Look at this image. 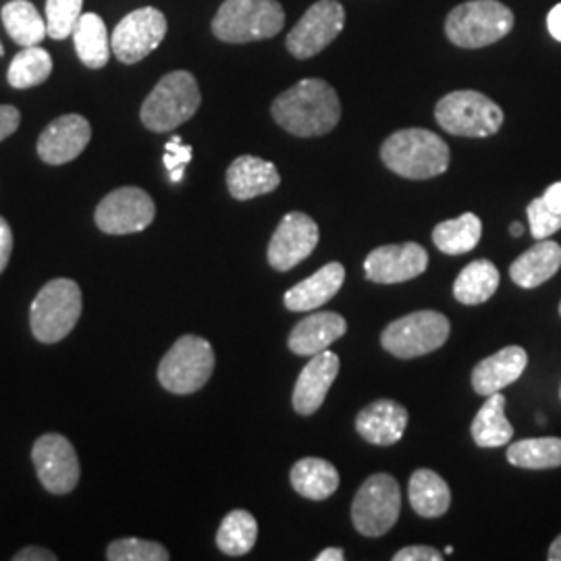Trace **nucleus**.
<instances>
[{"label": "nucleus", "mask_w": 561, "mask_h": 561, "mask_svg": "<svg viewBox=\"0 0 561 561\" xmlns=\"http://www.w3.org/2000/svg\"><path fill=\"white\" fill-rule=\"evenodd\" d=\"M560 314H561V304H560Z\"/></svg>", "instance_id": "50"}, {"label": "nucleus", "mask_w": 561, "mask_h": 561, "mask_svg": "<svg viewBox=\"0 0 561 561\" xmlns=\"http://www.w3.org/2000/svg\"><path fill=\"white\" fill-rule=\"evenodd\" d=\"M514 27V13L500 0H468L445 20V34L460 48H484L505 38Z\"/></svg>", "instance_id": "5"}, {"label": "nucleus", "mask_w": 561, "mask_h": 561, "mask_svg": "<svg viewBox=\"0 0 561 561\" xmlns=\"http://www.w3.org/2000/svg\"><path fill=\"white\" fill-rule=\"evenodd\" d=\"M164 36L167 18L154 7H144L131 11L119 21L115 32L111 34V46L121 62L134 65L157 50Z\"/></svg>", "instance_id": "13"}, {"label": "nucleus", "mask_w": 561, "mask_h": 561, "mask_svg": "<svg viewBox=\"0 0 561 561\" xmlns=\"http://www.w3.org/2000/svg\"><path fill=\"white\" fill-rule=\"evenodd\" d=\"M11 252H13V231H11V225L0 217V275L11 261Z\"/></svg>", "instance_id": "41"}, {"label": "nucleus", "mask_w": 561, "mask_h": 561, "mask_svg": "<svg viewBox=\"0 0 561 561\" xmlns=\"http://www.w3.org/2000/svg\"><path fill=\"white\" fill-rule=\"evenodd\" d=\"M32 460L42 486L53 495H67L80 482V460L76 447L59 433H46L34 443Z\"/></svg>", "instance_id": "14"}, {"label": "nucleus", "mask_w": 561, "mask_h": 561, "mask_svg": "<svg viewBox=\"0 0 561 561\" xmlns=\"http://www.w3.org/2000/svg\"><path fill=\"white\" fill-rule=\"evenodd\" d=\"M435 119L451 136L489 138L502 129L503 111L481 92L458 90L443 96L435 108Z\"/></svg>", "instance_id": "8"}, {"label": "nucleus", "mask_w": 561, "mask_h": 561, "mask_svg": "<svg viewBox=\"0 0 561 561\" xmlns=\"http://www.w3.org/2000/svg\"><path fill=\"white\" fill-rule=\"evenodd\" d=\"M560 398H561V391H560Z\"/></svg>", "instance_id": "51"}, {"label": "nucleus", "mask_w": 561, "mask_h": 561, "mask_svg": "<svg viewBox=\"0 0 561 561\" xmlns=\"http://www.w3.org/2000/svg\"><path fill=\"white\" fill-rule=\"evenodd\" d=\"M472 439L484 449H495L512 442L514 426L505 419V398L493 393L482 403L479 414L472 421Z\"/></svg>", "instance_id": "27"}, {"label": "nucleus", "mask_w": 561, "mask_h": 561, "mask_svg": "<svg viewBox=\"0 0 561 561\" xmlns=\"http://www.w3.org/2000/svg\"><path fill=\"white\" fill-rule=\"evenodd\" d=\"M482 222L474 213H463L458 219L443 221L433 229V241L443 254L460 256L479 245Z\"/></svg>", "instance_id": "31"}, {"label": "nucleus", "mask_w": 561, "mask_h": 561, "mask_svg": "<svg viewBox=\"0 0 561 561\" xmlns=\"http://www.w3.org/2000/svg\"><path fill=\"white\" fill-rule=\"evenodd\" d=\"M428 266L426 250L414 243H391L381 245L368 254L364 261L366 279L381 285H396L405 280L416 279Z\"/></svg>", "instance_id": "16"}, {"label": "nucleus", "mask_w": 561, "mask_h": 561, "mask_svg": "<svg viewBox=\"0 0 561 561\" xmlns=\"http://www.w3.org/2000/svg\"><path fill=\"white\" fill-rule=\"evenodd\" d=\"M500 287V271L491 261H474L463 266L454 283V298L466 306H479L493 298Z\"/></svg>", "instance_id": "30"}, {"label": "nucleus", "mask_w": 561, "mask_h": 561, "mask_svg": "<svg viewBox=\"0 0 561 561\" xmlns=\"http://www.w3.org/2000/svg\"><path fill=\"white\" fill-rule=\"evenodd\" d=\"M408 426V410L391 400H377L360 410L356 431L364 442L373 445H393L400 442Z\"/></svg>", "instance_id": "21"}, {"label": "nucleus", "mask_w": 561, "mask_h": 561, "mask_svg": "<svg viewBox=\"0 0 561 561\" xmlns=\"http://www.w3.org/2000/svg\"><path fill=\"white\" fill-rule=\"evenodd\" d=\"M400 484L391 474L366 479L352 503V522L364 537L387 535L400 518Z\"/></svg>", "instance_id": "10"}, {"label": "nucleus", "mask_w": 561, "mask_h": 561, "mask_svg": "<svg viewBox=\"0 0 561 561\" xmlns=\"http://www.w3.org/2000/svg\"><path fill=\"white\" fill-rule=\"evenodd\" d=\"M385 167L405 180L439 178L451 161L449 146L428 129H401L382 141Z\"/></svg>", "instance_id": "2"}, {"label": "nucleus", "mask_w": 561, "mask_h": 561, "mask_svg": "<svg viewBox=\"0 0 561 561\" xmlns=\"http://www.w3.org/2000/svg\"><path fill=\"white\" fill-rule=\"evenodd\" d=\"M510 233H512L514 238H520L522 233H524V227H522L520 222H512Z\"/></svg>", "instance_id": "47"}, {"label": "nucleus", "mask_w": 561, "mask_h": 561, "mask_svg": "<svg viewBox=\"0 0 561 561\" xmlns=\"http://www.w3.org/2000/svg\"><path fill=\"white\" fill-rule=\"evenodd\" d=\"M345 25V11L337 0H317L287 34L285 46L296 59H310L335 41Z\"/></svg>", "instance_id": "12"}, {"label": "nucleus", "mask_w": 561, "mask_h": 561, "mask_svg": "<svg viewBox=\"0 0 561 561\" xmlns=\"http://www.w3.org/2000/svg\"><path fill=\"white\" fill-rule=\"evenodd\" d=\"M561 268V245L558 241L539 240L510 266V277L524 289H535L556 277Z\"/></svg>", "instance_id": "24"}, {"label": "nucleus", "mask_w": 561, "mask_h": 561, "mask_svg": "<svg viewBox=\"0 0 561 561\" xmlns=\"http://www.w3.org/2000/svg\"><path fill=\"white\" fill-rule=\"evenodd\" d=\"M192 152H194L192 146L183 144L180 136H173L171 140L167 141L162 162H164V167L169 171V180L173 181V183H180L183 180L185 164L192 161Z\"/></svg>", "instance_id": "38"}, {"label": "nucleus", "mask_w": 561, "mask_h": 561, "mask_svg": "<svg viewBox=\"0 0 561 561\" xmlns=\"http://www.w3.org/2000/svg\"><path fill=\"white\" fill-rule=\"evenodd\" d=\"M541 198L547 202L553 210L561 213V181L549 185V187L545 190V194H542Z\"/></svg>", "instance_id": "44"}, {"label": "nucleus", "mask_w": 561, "mask_h": 561, "mask_svg": "<svg viewBox=\"0 0 561 561\" xmlns=\"http://www.w3.org/2000/svg\"><path fill=\"white\" fill-rule=\"evenodd\" d=\"M256 539H259L256 518L245 510H233L222 518L217 533V547L225 556L240 558L254 549Z\"/></svg>", "instance_id": "32"}, {"label": "nucleus", "mask_w": 561, "mask_h": 561, "mask_svg": "<svg viewBox=\"0 0 561 561\" xmlns=\"http://www.w3.org/2000/svg\"><path fill=\"white\" fill-rule=\"evenodd\" d=\"M201 104L202 94L196 78L190 71H171L154 85L141 104V123L154 134H167L192 119Z\"/></svg>", "instance_id": "3"}, {"label": "nucleus", "mask_w": 561, "mask_h": 561, "mask_svg": "<svg viewBox=\"0 0 561 561\" xmlns=\"http://www.w3.org/2000/svg\"><path fill=\"white\" fill-rule=\"evenodd\" d=\"M345 331L347 322L337 312H314L294 327L287 345L296 356H314L329 350Z\"/></svg>", "instance_id": "23"}, {"label": "nucleus", "mask_w": 561, "mask_h": 561, "mask_svg": "<svg viewBox=\"0 0 561 561\" xmlns=\"http://www.w3.org/2000/svg\"><path fill=\"white\" fill-rule=\"evenodd\" d=\"M15 561H57V556L44 547H25L13 556Z\"/></svg>", "instance_id": "42"}, {"label": "nucleus", "mask_w": 561, "mask_h": 561, "mask_svg": "<svg viewBox=\"0 0 561 561\" xmlns=\"http://www.w3.org/2000/svg\"><path fill=\"white\" fill-rule=\"evenodd\" d=\"M547 27H549V34H551L556 41L561 42V2L549 11V15H547Z\"/></svg>", "instance_id": "43"}, {"label": "nucleus", "mask_w": 561, "mask_h": 561, "mask_svg": "<svg viewBox=\"0 0 561 561\" xmlns=\"http://www.w3.org/2000/svg\"><path fill=\"white\" fill-rule=\"evenodd\" d=\"M0 18L4 23L7 34L11 41L20 46H38L46 36L48 27L46 20L38 13V9L30 0H11L2 7Z\"/></svg>", "instance_id": "29"}, {"label": "nucleus", "mask_w": 561, "mask_h": 561, "mask_svg": "<svg viewBox=\"0 0 561 561\" xmlns=\"http://www.w3.org/2000/svg\"><path fill=\"white\" fill-rule=\"evenodd\" d=\"M410 505L421 518H439L451 505V489L435 470L421 468L408 484Z\"/></svg>", "instance_id": "26"}, {"label": "nucleus", "mask_w": 561, "mask_h": 561, "mask_svg": "<svg viewBox=\"0 0 561 561\" xmlns=\"http://www.w3.org/2000/svg\"><path fill=\"white\" fill-rule=\"evenodd\" d=\"M451 324L435 310H419L391 322L382 331V347L401 360L426 356L449 340Z\"/></svg>", "instance_id": "9"}, {"label": "nucleus", "mask_w": 561, "mask_h": 561, "mask_svg": "<svg viewBox=\"0 0 561 561\" xmlns=\"http://www.w3.org/2000/svg\"><path fill=\"white\" fill-rule=\"evenodd\" d=\"M83 0H46V27L53 41H65L80 21Z\"/></svg>", "instance_id": "35"}, {"label": "nucleus", "mask_w": 561, "mask_h": 561, "mask_svg": "<svg viewBox=\"0 0 561 561\" xmlns=\"http://www.w3.org/2000/svg\"><path fill=\"white\" fill-rule=\"evenodd\" d=\"M171 558L161 542L144 541L136 537L117 539L106 549V560L111 561H167Z\"/></svg>", "instance_id": "36"}, {"label": "nucleus", "mask_w": 561, "mask_h": 561, "mask_svg": "<svg viewBox=\"0 0 561 561\" xmlns=\"http://www.w3.org/2000/svg\"><path fill=\"white\" fill-rule=\"evenodd\" d=\"M507 461L524 470H551L561 466L560 437H541L514 443L507 449Z\"/></svg>", "instance_id": "33"}, {"label": "nucleus", "mask_w": 561, "mask_h": 561, "mask_svg": "<svg viewBox=\"0 0 561 561\" xmlns=\"http://www.w3.org/2000/svg\"><path fill=\"white\" fill-rule=\"evenodd\" d=\"M92 138V127L81 115H62L53 121L38 138V157L46 164L76 161Z\"/></svg>", "instance_id": "17"}, {"label": "nucleus", "mask_w": 561, "mask_h": 561, "mask_svg": "<svg viewBox=\"0 0 561 561\" xmlns=\"http://www.w3.org/2000/svg\"><path fill=\"white\" fill-rule=\"evenodd\" d=\"M528 366V354L520 345L503 347L497 354L479 362L472 370L474 391L489 398L493 393H502L505 387L518 381Z\"/></svg>", "instance_id": "19"}, {"label": "nucleus", "mask_w": 561, "mask_h": 561, "mask_svg": "<svg viewBox=\"0 0 561 561\" xmlns=\"http://www.w3.org/2000/svg\"><path fill=\"white\" fill-rule=\"evenodd\" d=\"M215 350L198 335H183L173 343L159 364V382L167 391L190 396L201 391L213 377Z\"/></svg>", "instance_id": "7"}, {"label": "nucleus", "mask_w": 561, "mask_h": 561, "mask_svg": "<svg viewBox=\"0 0 561 561\" xmlns=\"http://www.w3.org/2000/svg\"><path fill=\"white\" fill-rule=\"evenodd\" d=\"M340 375L337 354L324 350L314 356L301 370L294 387V410L301 416H312L321 410L324 398Z\"/></svg>", "instance_id": "18"}, {"label": "nucleus", "mask_w": 561, "mask_h": 561, "mask_svg": "<svg viewBox=\"0 0 561 561\" xmlns=\"http://www.w3.org/2000/svg\"><path fill=\"white\" fill-rule=\"evenodd\" d=\"M443 553H439L435 547L426 545H416V547H403L396 556L393 561H442Z\"/></svg>", "instance_id": "39"}, {"label": "nucleus", "mask_w": 561, "mask_h": 561, "mask_svg": "<svg viewBox=\"0 0 561 561\" xmlns=\"http://www.w3.org/2000/svg\"><path fill=\"white\" fill-rule=\"evenodd\" d=\"M345 280V268L340 262H329L312 277L294 285L285 294V308L291 312H310L321 308L322 304L333 300L340 294Z\"/></svg>", "instance_id": "22"}, {"label": "nucleus", "mask_w": 561, "mask_h": 561, "mask_svg": "<svg viewBox=\"0 0 561 561\" xmlns=\"http://www.w3.org/2000/svg\"><path fill=\"white\" fill-rule=\"evenodd\" d=\"M81 310V289L76 280H48L30 308L34 337L42 343H59L76 329Z\"/></svg>", "instance_id": "6"}, {"label": "nucleus", "mask_w": 561, "mask_h": 561, "mask_svg": "<svg viewBox=\"0 0 561 561\" xmlns=\"http://www.w3.org/2000/svg\"><path fill=\"white\" fill-rule=\"evenodd\" d=\"M454 553V547L449 545V547H445V556H451Z\"/></svg>", "instance_id": "48"}, {"label": "nucleus", "mask_w": 561, "mask_h": 561, "mask_svg": "<svg viewBox=\"0 0 561 561\" xmlns=\"http://www.w3.org/2000/svg\"><path fill=\"white\" fill-rule=\"evenodd\" d=\"M273 119L296 138L331 134L341 119L337 92L324 80H301L279 94L271 106Z\"/></svg>", "instance_id": "1"}, {"label": "nucleus", "mask_w": 561, "mask_h": 561, "mask_svg": "<svg viewBox=\"0 0 561 561\" xmlns=\"http://www.w3.org/2000/svg\"><path fill=\"white\" fill-rule=\"evenodd\" d=\"M71 36L76 42V53L85 67L90 69L106 67L113 46H111V36L106 32L104 21L96 13L81 15Z\"/></svg>", "instance_id": "28"}, {"label": "nucleus", "mask_w": 561, "mask_h": 561, "mask_svg": "<svg viewBox=\"0 0 561 561\" xmlns=\"http://www.w3.org/2000/svg\"><path fill=\"white\" fill-rule=\"evenodd\" d=\"M291 486L304 500L324 502L340 486V472L331 461L321 458H304L296 461L289 474Z\"/></svg>", "instance_id": "25"}, {"label": "nucleus", "mask_w": 561, "mask_h": 561, "mask_svg": "<svg viewBox=\"0 0 561 561\" xmlns=\"http://www.w3.org/2000/svg\"><path fill=\"white\" fill-rule=\"evenodd\" d=\"M285 25L277 0H225L213 20V34L227 44L275 38Z\"/></svg>", "instance_id": "4"}, {"label": "nucleus", "mask_w": 561, "mask_h": 561, "mask_svg": "<svg viewBox=\"0 0 561 561\" xmlns=\"http://www.w3.org/2000/svg\"><path fill=\"white\" fill-rule=\"evenodd\" d=\"M345 560V553H343V549L340 547H329V549H324L322 553L317 556V561H343Z\"/></svg>", "instance_id": "45"}, {"label": "nucleus", "mask_w": 561, "mask_h": 561, "mask_svg": "<svg viewBox=\"0 0 561 561\" xmlns=\"http://www.w3.org/2000/svg\"><path fill=\"white\" fill-rule=\"evenodd\" d=\"M319 225L304 213H289L280 219L268 243V264L275 271H291L319 245Z\"/></svg>", "instance_id": "15"}, {"label": "nucleus", "mask_w": 561, "mask_h": 561, "mask_svg": "<svg viewBox=\"0 0 561 561\" xmlns=\"http://www.w3.org/2000/svg\"><path fill=\"white\" fill-rule=\"evenodd\" d=\"M4 55V48H2V42H0V57Z\"/></svg>", "instance_id": "49"}, {"label": "nucleus", "mask_w": 561, "mask_h": 561, "mask_svg": "<svg viewBox=\"0 0 561 561\" xmlns=\"http://www.w3.org/2000/svg\"><path fill=\"white\" fill-rule=\"evenodd\" d=\"M53 57L41 46H25L9 67L7 80L15 90L36 88L50 78Z\"/></svg>", "instance_id": "34"}, {"label": "nucleus", "mask_w": 561, "mask_h": 561, "mask_svg": "<svg viewBox=\"0 0 561 561\" xmlns=\"http://www.w3.org/2000/svg\"><path fill=\"white\" fill-rule=\"evenodd\" d=\"M279 183L277 167L252 154H243L227 169V187L236 201H252L271 194L279 187Z\"/></svg>", "instance_id": "20"}, {"label": "nucleus", "mask_w": 561, "mask_h": 561, "mask_svg": "<svg viewBox=\"0 0 561 561\" xmlns=\"http://www.w3.org/2000/svg\"><path fill=\"white\" fill-rule=\"evenodd\" d=\"M547 560L561 561V535L556 539V541L551 542L549 553H547Z\"/></svg>", "instance_id": "46"}, {"label": "nucleus", "mask_w": 561, "mask_h": 561, "mask_svg": "<svg viewBox=\"0 0 561 561\" xmlns=\"http://www.w3.org/2000/svg\"><path fill=\"white\" fill-rule=\"evenodd\" d=\"M157 217V206L141 187H119L99 204L94 221L102 233L131 236L148 229Z\"/></svg>", "instance_id": "11"}, {"label": "nucleus", "mask_w": 561, "mask_h": 561, "mask_svg": "<svg viewBox=\"0 0 561 561\" xmlns=\"http://www.w3.org/2000/svg\"><path fill=\"white\" fill-rule=\"evenodd\" d=\"M528 221H530V233L537 240L551 238L553 233H558L561 229V213L553 210L542 198L530 202L528 208Z\"/></svg>", "instance_id": "37"}, {"label": "nucleus", "mask_w": 561, "mask_h": 561, "mask_svg": "<svg viewBox=\"0 0 561 561\" xmlns=\"http://www.w3.org/2000/svg\"><path fill=\"white\" fill-rule=\"evenodd\" d=\"M21 123V113L11 104H0V141L7 140L18 131Z\"/></svg>", "instance_id": "40"}]
</instances>
